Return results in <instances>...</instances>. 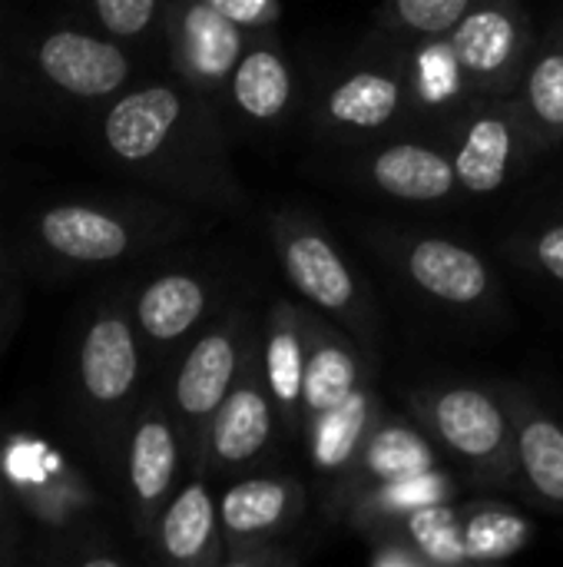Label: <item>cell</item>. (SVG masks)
Segmentation results:
<instances>
[{
	"instance_id": "cell-1",
	"label": "cell",
	"mask_w": 563,
	"mask_h": 567,
	"mask_svg": "<svg viewBox=\"0 0 563 567\" xmlns=\"http://www.w3.org/2000/svg\"><path fill=\"white\" fill-rule=\"evenodd\" d=\"M408 409L475 482L504 485L518 478L514 422L501 392L465 382L418 385L408 392Z\"/></svg>"
},
{
	"instance_id": "cell-2",
	"label": "cell",
	"mask_w": 563,
	"mask_h": 567,
	"mask_svg": "<svg viewBox=\"0 0 563 567\" xmlns=\"http://www.w3.org/2000/svg\"><path fill=\"white\" fill-rule=\"evenodd\" d=\"M275 252L285 279L319 312L335 319L355 342H375V316L362 292V282L332 236L302 213H282L275 219Z\"/></svg>"
},
{
	"instance_id": "cell-3",
	"label": "cell",
	"mask_w": 563,
	"mask_h": 567,
	"mask_svg": "<svg viewBox=\"0 0 563 567\" xmlns=\"http://www.w3.org/2000/svg\"><path fill=\"white\" fill-rule=\"evenodd\" d=\"M458 80L481 96H514L534 53L531 20L518 0H478L448 33Z\"/></svg>"
},
{
	"instance_id": "cell-4",
	"label": "cell",
	"mask_w": 563,
	"mask_h": 567,
	"mask_svg": "<svg viewBox=\"0 0 563 567\" xmlns=\"http://www.w3.org/2000/svg\"><path fill=\"white\" fill-rule=\"evenodd\" d=\"M279 425H282L279 409L265 385L262 362H259V339H256L246 349V362H242V372H239L232 392L226 395V402L219 405V412L209 422L206 455L219 468L252 465L272 449Z\"/></svg>"
},
{
	"instance_id": "cell-5",
	"label": "cell",
	"mask_w": 563,
	"mask_h": 567,
	"mask_svg": "<svg viewBox=\"0 0 563 567\" xmlns=\"http://www.w3.org/2000/svg\"><path fill=\"white\" fill-rule=\"evenodd\" d=\"M534 146L518 100L514 96H484V103L471 113V120L461 130L458 150H455V173L458 186L488 196L511 183L518 163Z\"/></svg>"
},
{
	"instance_id": "cell-6",
	"label": "cell",
	"mask_w": 563,
	"mask_h": 567,
	"mask_svg": "<svg viewBox=\"0 0 563 567\" xmlns=\"http://www.w3.org/2000/svg\"><path fill=\"white\" fill-rule=\"evenodd\" d=\"M305 508V492L295 478H246L236 482L222 502H219V518H222V535L229 542L226 561L239 558L246 548H256L252 561H272V551L265 545L279 538L289 525L302 518Z\"/></svg>"
},
{
	"instance_id": "cell-7",
	"label": "cell",
	"mask_w": 563,
	"mask_h": 567,
	"mask_svg": "<svg viewBox=\"0 0 563 567\" xmlns=\"http://www.w3.org/2000/svg\"><path fill=\"white\" fill-rule=\"evenodd\" d=\"M246 349H249L246 326L239 319H229L219 329L206 332L179 365L176 409L196 429V439H202V445H206L212 415L219 412V405L226 402V395L232 392L242 372Z\"/></svg>"
},
{
	"instance_id": "cell-8",
	"label": "cell",
	"mask_w": 563,
	"mask_h": 567,
	"mask_svg": "<svg viewBox=\"0 0 563 567\" xmlns=\"http://www.w3.org/2000/svg\"><path fill=\"white\" fill-rule=\"evenodd\" d=\"M402 266L418 292L451 309H481L494 292L488 262L465 243L445 236L408 239L402 249Z\"/></svg>"
},
{
	"instance_id": "cell-9",
	"label": "cell",
	"mask_w": 563,
	"mask_h": 567,
	"mask_svg": "<svg viewBox=\"0 0 563 567\" xmlns=\"http://www.w3.org/2000/svg\"><path fill=\"white\" fill-rule=\"evenodd\" d=\"M438 465H441V449L418 422L382 415V422L368 435L355 465L338 478L335 505L342 512H348V505L355 498H362L365 492L388 485V482H398V478L421 475V472L438 468Z\"/></svg>"
},
{
	"instance_id": "cell-10",
	"label": "cell",
	"mask_w": 563,
	"mask_h": 567,
	"mask_svg": "<svg viewBox=\"0 0 563 567\" xmlns=\"http://www.w3.org/2000/svg\"><path fill=\"white\" fill-rule=\"evenodd\" d=\"M498 392L514 422L518 478L538 502L563 512V422L518 385H501Z\"/></svg>"
},
{
	"instance_id": "cell-11",
	"label": "cell",
	"mask_w": 563,
	"mask_h": 567,
	"mask_svg": "<svg viewBox=\"0 0 563 567\" xmlns=\"http://www.w3.org/2000/svg\"><path fill=\"white\" fill-rule=\"evenodd\" d=\"M305 355H309V312L292 306L289 299H279L265 316V329L259 339V362L285 435L302 432Z\"/></svg>"
},
{
	"instance_id": "cell-12",
	"label": "cell",
	"mask_w": 563,
	"mask_h": 567,
	"mask_svg": "<svg viewBox=\"0 0 563 567\" xmlns=\"http://www.w3.org/2000/svg\"><path fill=\"white\" fill-rule=\"evenodd\" d=\"M183 116H186L183 93L176 86L153 83V86L126 93L106 113L103 136L119 159L146 163L169 143Z\"/></svg>"
},
{
	"instance_id": "cell-13",
	"label": "cell",
	"mask_w": 563,
	"mask_h": 567,
	"mask_svg": "<svg viewBox=\"0 0 563 567\" xmlns=\"http://www.w3.org/2000/svg\"><path fill=\"white\" fill-rule=\"evenodd\" d=\"M378 422H382V399L372 385L362 382L345 402L332 405L329 412L315 415L305 425L302 439H305L312 468L338 482L355 465V458L362 455Z\"/></svg>"
},
{
	"instance_id": "cell-14",
	"label": "cell",
	"mask_w": 563,
	"mask_h": 567,
	"mask_svg": "<svg viewBox=\"0 0 563 567\" xmlns=\"http://www.w3.org/2000/svg\"><path fill=\"white\" fill-rule=\"evenodd\" d=\"M37 60L56 86L76 96H106L129 76V60L119 47L70 30L46 37Z\"/></svg>"
},
{
	"instance_id": "cell-15",
	"label": "cell",
	"mask_w": 563,
	"mask_h": 567,
	"mask_svg": "<svg viewBox=\"0 0 563 567\" xmlns=\"http://www.w3.org/2000/svg\"><path fill=\"white\" fill-rule=\"evenodd\" d=\"M362 385V355L345 329H332L309 312V355L302 382V432L305 425L345 402Z\"/></svg>"
},
{
	"instance_id": "cell-16",
	"label": "cell",
	"mask_w": 563,
	"mask_h": 567,
	"mask_svg": "<svg viewBox=\"0 0 563 567\" xmlns=\"http://www.w3.org/2000/svg\"><path fill=\"white\" fill-rule=\"evenodd\" d=\"M368 179L402 203H441L458 189L455 159L438 146L402 140L368 159Z\"/></svg>"
},
{
	"instance_id": "cell-17",
	"label": "cell",
	"mask_w": 563,
	"mask_h": 567,
	"mask_svg": "<svg viewBox=\"0 0 563 567\" xmlns=\"http://www.w3.org/2000/svg\"><path fill=\"white\" fill-rule=\"evenodd\" d=\"M408 103L405 76L392 70H352L325 96V123L348 133H375L398 120Z\"/></svg>"
},
{
	"instance_id": "cell-18",
	"label": "cell",
	"mask_w": 563,
	"mask_h": 567,
	"mask_svg": "<svg viewBox=\"0 0 563 567\" xmlns=\"http://www.w3.org/2000/svg\"><path fill=\"white\" fill-rule=\"evenodd\" d=\"M229 96L246 120L262 126L279 123L289 113L295 96V76L289 60L272 40L259 37L256 43L246 47V53L239 56L229 76Z\"/></svg>"
},
{
	"instance_id": "cell-19",
	"label": "cell",
	"mask_w": 563,
	"mask_h": 567,
	"mask_svg": "<svg viewBox=\"0 0 563 567\" xmlns=\"http://www.w3.org/2000/svg\"><path fill=\"white\" fill-rule=\"evenodd\" d=\"M222 542L226 535H222L219 505L212 502L206 482L196 478L163 512V522H159L163 555L176 565H212V561H222L219 555Z\"/></svg>"
},
{
	"instance_id": "cell-20",
	"label": "cell",
	"mask_w": 563,
	"mask_h": 567,
	"mask_svg": "<svg viewBox=\"0 0 563 567\" xmlns=\"http://www.w3.org/2000/svg\"><path fill=\"white\" fill-rule=\"evenodd\" d=\"M179 50L186 66L202 83H229L239 56L246 53V33L226 7L196 0L179 23Z\"/></svg>"
},
{
	"instance_id": "cell-21",
	"label": "cell",
	"mask_w": 563,
	"mask_h": 567,
	"mask_svg": "<svg viewBox=\"0 0 563 567\" xmlns=\"http://www.w3.org/2000/svg\"><path fill=\"white\" fill-rule=\"evenodd\" d=\"M80 375L96 402L110 405L129 395L139 375V352L133 329L123 319L106 316L93 322L80 349Z\"/></svg>"
},
{
	"instance_id": "cell-22",
	"label": "cell",
	"mask_w": 563,
	"mask_h": 567,
	"mask_svg": "<svg viewBox=\"0 0 563 567\" xmlns=\"http://www.w3.org/2000/svg\"><path fill=\"white\" fill-rule=\"evenodd\" d=\"M458 492H461V482L455 478V472L438 465V468H428L421 475L398 478V482H388V485H378V488L365 492L362 498H355L348 505L345 518L352 525H358L362 532L375 535L378 528H388V525L408 518L418 508L455 502Z\"/></svg>"
},
{
	"instance_id": "cell-23",
	"label": "cell",
	"mask_w": 563,
	"mask_h": 567,
	"mask_svg": "<svg viewBox=\"0 0 563 567\" xmlns=\"http://www.w3.org/2000/svg\"><path fill=\"white\" fill-rule=\"evenodd\" d=\"M521 120L534 143L563 140V27L554 30L538 53H531L521 86L514 93Z\"/></svg>"
},
{
	"instance_id": "cell-24",
	"label": "cell",
	"mask_w": 563,
	"mask_h": 567,
	"mask_svg": "<svg viewBox=\"0 0 563 567\" xmlns=\"http://www.w3.org/2000/svg\"><path fill=\"white\" fill-rule=\"evenodd\" d=\"M40 233L50 249L80 262H110L129 249V233L119 219L86 209V206H60L40 219Z\"/></svg>"
},
{
	"instance_id": "cell-25",
	"label": "cell",
	"mask_w": 563,
	"mask_h": 567,
	"mask_svg": "<svg viewBox=\"0 0 563 567\" xmlns=\"http://www.w3.org/2000/svg\"><path fill=\"white\" fill-rule=\"evenodd\" d=\"M209 306L206 286L189 272H169L149 282L136 302L139 326L156 342H176L196 329Z\"/></svg>"
},
{
	"instance_id": "cell-26",
	"label": "cell",
	"mask_w": 563,
	"mask_h": 567,
	"mask_svg": "<svg viewBox=\"0 0 563 567\" xmlns=\"http://www.w3.org/2000/svg\"><path fill=\"white\" fill-rule=\"evenodd\" d=\"M179 449L166 419H146L129 445V485L143 505H156L169 495Z\"/></svg>"
},
{
	"instance_id": "cell-27",
	"label": "cell",
	"mask_w": 563,
	"mask_h": 567,
	"mask_svg": "<svg viewBox=\"0 0 563 567\" xmlns=\"http://www.w3.org/2000/svg\"><path fill=\"white\" fill-rule=\"evenodd\" d=\"M378 532H395L408 545L421 551L428 565H468V548H465V512L455 508V502L445 505H428L411 512L408 518L378 528ZM375 532V535H378Z\"/></svg>"
},
{
	"instance_id": "cell-28",
	"label": "cell",
	"mask_w": 563,
	"mask_h": 567,
	"mask_svg": "<svg viewBox=\"0 0 563 567\" xmlns=\"http://www.w3.org/2000/svg\"><path fill=\"white\" fill-rule=\"evenodd\" d=\"M531 538V528L524 518H518L508 508L481 505L465 512V548L468 561H501L514 551H521Z\"/></svg>"
},
{
	"instance_id": "cell-29",
	"label": "cell",
	"mask_w": 563,
	"mask_h": 567,
	"mask_svg": "<svg viewBox=\"0 0 563 567\" xmlns=\"http://www.w3.org/2000/svg\"><path fill=\"white\" fill-rule=\"evenodd\" d=\"M478 0H388L385 20L415 40L448 37Z\"/></svg>"
},
{
	"instance_id": "cell-30",
	"label": "cell",
	"mask_w": 563,
	"mask_h": 567,
	"mask_svg": "<svg viewBox=\"0 0 563 567\" xmlns=\"http://www.w3.org/2000/svg\"><path fill=\"white\" fill-rule=\"evenodd\" d=\"M96 17L116 37H136L149 27L156 13V0H93Z\"/></svg>"
},
{
	"instance_id": "cell-31",
	"label": "cell",
	"mask_w": 563,
	"mask_h": 567,
	"mask_svg": "<svg viewBox=\"0 0 563 567\" xmlns=\"http://www.w3.org/2000/svg\"><path fill=\"white\" fill-rule=\"evenodd\" d=\"M531 256L554 282L563 286V223H554L544 233H538V239L531 243Z\"/></svg>"
}]
</instances>
